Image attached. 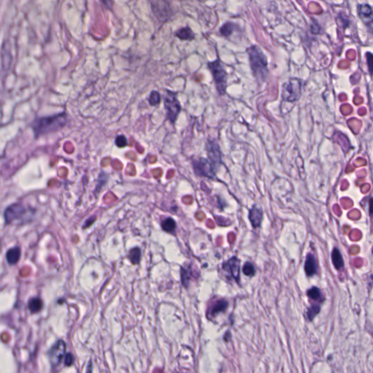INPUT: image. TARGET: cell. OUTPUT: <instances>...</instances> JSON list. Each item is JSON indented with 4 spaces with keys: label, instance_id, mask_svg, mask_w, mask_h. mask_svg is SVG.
I'll use <instances>...</instances> for the list:
<instances>
[{
    "label": "cell",
    "instance_id": "6da1fadb",
    "mask_svg": "<svg viewBox=\"0 0 373 373\" xmlns=\"http://www.w3.org/2000/svg\"><path fill=\"white\" fill-rule=\"evenodd\" d=\"M68 122V115L65 112L35 118L30 124V127L34 133V139H37L50 133H55L66 126Z\"/></svg>",
    "mask_w": 373,
    "mask_h": 373
},
{
    "label": "cell",
    "instance_id": "7a4b0ae2",
    "mask_svg": "<svg viewBox=\"0 0 373 373\" xmlns=\"http://www.w3.org/2000/svg\"><path fill=\"white\" fill-rule=\"evenodd\" d=\"M36 209L21 202H16L6 208L4 212V219L6 224H24L29 223L34 219Z\"/></svg>",
    "mask_w": 373,
    "mask_h": 373
},
{
    "label": "cell",
    "instance_id": "3957f363",
    "mask_svg": "<svg viewBox=\"0 0 373 373\" xmlns=\"http://www.w3.org/2000/svg\"><path fill=\"white\" fill-rule=\"evenodd\" d=\"M247 54L249 58L250 66L253 75L258 81H265L268 73L266 56L257 45L249 47L247 49Z\"/></svg>",
    "mask_w": 373,
    "mask_h": 373
},
{
    "label": "cell",
    "instance_id": "277c9868",
    "mask_svg": "<svg viewBox=\"0 0 373 373\" xmlns=\"http://www.w3.org/2000/svg\"><path fill=\"white\" fill-rule=\"evenodd\" d=\"M208 66L213 76L218 93L220 95H224L227 89V75L220 61L218 59L214 62H209Z\"/></svg>",
    "mask_w": 373,
    "mask_h": 373
},
{
    "label": "cell",
    "instance_id": "5b68a950",
    "mask_svg": "<svg viewBox=\"0 0 373 373\" xmlns=\"http://www.w3.org/2000/svg\"><path fill=\"white\" fill-rule=\"evenodd\" d=\"M165 109L166 110V119L171 124H174L182 110L181 104L177 97V93L166 90L164 96Z\"/></svg>",
    "mask_w": 373,
    "mask_h": 373
},
{
    "label": "cell",
    "instance_id": "8992f818",
    "mask_svg": "<svg viewBox=\"0 0 373 373\" xmlns=\"http://www.w3.org/2000/svg\"><path fill=\"white\" fill-rule=\"evenodd\" d=\"M301 80L298 78L289 79L282 87V98L287 102H295L301 95Z\"/></svg>",
    "mask_w": 373,
    "mask_h": 373
},
{
    "label": "cell",
    "instance_id": "52a82bcc",
    "mask_svg": "<svg viewBox=\"0 0 373 373\" xmlns=\"http://www.w3.org/2000/svg\"><path fill=\"white\" fill-rule=\"evenodd\" d=\"M192 168L198 177L214 179L215 177V167L210 160L202 157H195L192 160Z\"/></svg>",
    "mask_w": 373,
    "mask_h": 373
},
{
    "label": "cell",
    "instance_id": "ba28073f",
    "mask_svg": "<svg viewBox=\"0 0 373 373\" xmlns=\"http://www.w3.org/2000/svg\"><path fill=\"white\" fill-rule=\"evenodd\" d=\"M66 349V343H65L64 341H62V340L58 341L53 345L52 348H51L49 353H48L50 363L53 368H56L62 363V360L65 356Z\"/></svg>",
    "mask_w": 373,
    "mask_h": 373
},
{
    "label": "cell",
    "instance_id": "9c48e42d",
    "mask_svg": "<svg viewBox=\"0 0 373 373\" xmlns=\"http://www.w3.org/2000/svg\"><path fill=\"white\" fill-rule=\"evenodd\" d=\"M152 9L159 21L165 22L171 16V9L166 0H152Z\"/></svg>",
    "mask_w": 373,
    "mask_h": 373
},
{
    "label": "cell",
    "instance_id": "30bf717a",
    "mask_svg": "<svg viewBox=\"0 0 373 373\" xmlns=\"http://www.w3.org/2000/svg\"><path fill=\"white\" fill-rule=\"evenodd\" d=\"M222 269L229 280L239 283L240 280V260L236 257L229 259L222 265Z\"/></svg>",
    "mask_w": 373,
    "mask_h": 373
},
{
    "label": "cell",
    "instance_id": "8fae6325",
    "mask_svg": "<svg viewBox=\"0 0 373 373\" xmlns=\"http://www.w3.org/2000/svg\"><path fill=\"white\" fill-rule=\"evenodd\" d=\"M206 151L209 156V160L215 167L220 164L221 160H222V153H221L219 145L215 141L209 140L207 142Z\"/></svg>",
    "mask_w": 373,
    "mask_h": 373
},
{
    "label": "cell",
    "instance_id": "7c38bea8",
    "mask_svg": "<svg viewBox=\"0 0 373 373\" xmlns=\"http://www.w3.org/2000/svg\"><path fill=\"white\" fill-rule=\"evenodd\" d=\"M358 14L363 24L369 29L371 32L373 30V9L370 4H359L357 7Z\"/></svg>",
    "mask_w": 373,
    "mask_h": 373
},
{
    "label": "cell",
    "instance_id": "4fadbf2b",
    "mask_svg": "<svg viewBox=\"0 0 373 373\" xmlns=\"http://www.w3.org/2000/svg\"><path fill=\"white\" fill-rule=\"evenodd\" d=\"M228 307V303L224 299H220L214 303L209 308L208 311V316L212 317H216L219 313H223Z\"/></svg>",
    "mask_w": 373,
    "mask_h": 373
},
{
    "label": "cell",
    "instance_id": "5bb4252c",
    "mask_svg": "<svg viewBox=\"0 0 373 373\" xmlns=\"http://www.w3.org/2000/svg\"><path fill=\"white\" fill-rule=\"evenodd\" d=\"M304 270L306 275L309 277H313V276L316 275V274H317V262H316L314 255H313V254H311V253L308 254L307 257H306V262H305Z\"/></svg>",
    "mask_w": 373,
    "mask_h": 373
},
{
    "label": "cell",
    "instance_id": "9a60e30c",
    "mask_svg": "<svg viewBox=\"0 0 373 373\" xmlns=\"http://www.w3.org/2000/svg\"><path fill=\"white\" fill-rule=\"evenodd\" d=\"M262 215H263V212L261 208L258 207L257 205L253 206V207L250 209L249 219L254 228H257L261 225Z\"/></svg>",
    "mask_w": 373,
    "mask_h": 373
},
{
    "label": "cell",
    "instance_id": "2e32d148",
    "mask_svg": "<svg viewBox=\"0 0 373 373\" xmlns=\"http://www.w3.org/2000/svg\"><path fill=\"white\" fill-rule=\"evenodd\" d=\"M21 249L19 247L10 249L6 254V259L10 265H14L19 262L21 258Z\"/></svg>",
    "mask_w": 373,
    "mask_h": 373
},
{
    "label": "cell",
    "instance_id": "e0dca14e",
    "mask_svg": "<svg viewBox=\"0 0 373 373\" xmlns=\"http://www.w3.org/2000/svg\"><path fill=\"white\" fill-rule=\"evenodd\" d=\"M332 260L335 268L338 271H342L344 268V260L342 254L338 248H334L332 252Z\"/></svg>",
    "mask_w": 373,
    "mask_h": 373
},
{
    "label": "cell",
    "instance_id": "ac0fdd59",
    "mask_svg": "<svg viewBox=\"0 0 373 373\" xmlns=\"http://www.w3.org/2000/svg\"><path fill=\"white\" fill-rule=\"evenodd\" d=\"M176 36L181 40L191 41L195 39V34H194L192 30L188 27L180 29L176 33Z\"/></svg>",
    "mask_w": 373,
    "mask_h": 373
},
{
    "label": "cell",
    "instance_id": "d6986e66",
    "mask_svg": "<svg viewBox=\"0 0 373 373\" xmlns=\"http://www.w3.org/2000/svg\"><path fill=\"white\" fill-rule=\"evenodd\" d=\"M28 306L31 313H37L42 310V307H43V303L40 298H32L30 299V301H29Z\"/></svg>",
    "mask_w": 373,
    "mask_h": 373
},
{
    "label": "cell",
    "instance_id": "ffe728a7",
    "mask_svg": "<svg viewBox=\"0 0 373 373\" xmlns=\"http://www.w3.org/2000/svg\"><path fill=\"white\" fill-rule=\"evenodd\" d=\"M307 295L311 300H313V301H322L323 296L321 291L316 286H313L308 290Z\"/></svg>",
    "mask_w": 373,
    "mask_h": 373
},
{
    "label": "cell",
    "instance_id": "44dd1931",
    "mask_svg": "<svg viewBox=\"0 0 373 373\" xmlns=\"http://www.w3.org/2000/svg\"><path fill=\"white\" fill-rule=\"evenodd\" d=\"M235 27H236V25H235L234 24H233V23H226V24H224V25L221 27L220 30H219V32H220V34H222V36H224V37H230V36L233 34V31H234Z\"/></svg>",
    "mask_w": 373,
    "mask_h": 373
},
{
    "label": "cell",
    "instance_id": "7402d4cb",
    "mask_svg": "<svg viewBox=\"0 0 373 373\" xmlns=\"http://www.w3.org/2000/svg\"><path fill=\"white\" fill-rule=\"evenodd\" d=\"M162 228L168 233H172L177 227L175 221L171 218H166L161 223Z\"/></svg>",
    "mask_w": 373,
    "mask_h": 373
},
{
    "label": "cell",
    "instance_id": "603a6c76",
    "mask_svg": "<svg viewBox=\"0 0 373 373\" xmlns=\"http://www.w3.org/2000/svg\"><path fill=\"white\" fill-rule=\"evenodd\" d=\"M141 257H142V252H141L140 249L138 248V247L132 249L130 251L129 254H128V258L134 265L139 263L141 260Z\"/></svg>",
    "mask_w": 373,
    "mask_h": 373
},
{
    "label": "cell",
    "instance_id": "cb8c5ba5",
    "mask_svg": "<svg viewBox=\"0 0 373 373\" xmlns=\"http://www.w3.org/2000/svg\"><path fill=\"white\" fill-rule=\"evenodd\" d=\"M320 310H321V308H320L319 305H312V306L308 309L307 311V316L309 321H313V318L316 317V315L319 313Z\"/></svg>",
    "mask_w": 373,
    "mask_h": 373
},
{
    "label": "cell",
    "instance_id": "d4e9b609",
    "mask_svg": "<svg viewBox=\"0 0 373 373\" xmlns=\"http://www.w3.org/2000/svg\"><path fill=\"white\" fill-rule=\"evenodd\" d=\"M161 101V97H160V94L157 91H153L150 93L149 97V103L150 105L155 107V106L159 105Z\"/></svg>",
    "mask_w": 373,
    "mask_h": 373
},
{
    "label": "cell",
    "instance_id": "484cf974",
    "mask_svg": "<svg viewBox=\"0 0 373 373\" xmlns=\"http://www.w3.org/2000/svg\"><path fill=\"white\" fill-rule=\"evenodd\" d=\"M243 272L247 277H253L255 274L256 270L254 265L251 262H247L244 264Z\"/></svg>",
    "mask_w": 373,
    "mask_h": 373
},
{
    "label": "cell",
    "instance_id": "4316f807",
    "mask_svg": "<svg viewBox=\"0 0 373 373\" xmlns=\"http://www.w3.org/2000/svg\"><path fill=\"white\" fill-rule=\"evenodd\" d=\"M115 145L120 148H125L128 145L127 138L124 135H120V136H117L116 139H115Z\"/></svg>",
    "mask_w": 373,
    "mask_h": 373
},
{
    "label": "cell",
    "instance_id": "83f0119b",
    "mask_svg": "<svg viewBox=\"0 0 373 373\" xmlns=\"http://www.w3.org/2000/svg\"><path fill=\"white\" fill-rule=\"evenodd\" d=\"M75 362V357L71 353H68L64 356V364L66 366H72Z\"/></svg>",
    "mask_w": 373,
    "mask_h": 373
},
{
    "label": "cell",
    "instance_id": "f1b7e54d",
    "mask_svg": "<svg viewBox=\"0 0 373 373\" xmlns=\"http://www.w3.org/2000/svg\"><path fill=\"white\" fill-rule=\"evenodd\" d=\"M367 62H368V69H369L370 74L372 75L373 72V54L372 53L368 52L366 54Z\"/></svg>",
    "mask_w": 373,
    "mask_h": 373
},
{
    "label": "cell",
    "instance_id": "f546056e",
    "mask_svg": "<svg viewBox=\"0 0 373 373\" xmlns=\"http://www.w3.org/2000/svg\"><path fill=\"white\" fill-rule=\"evenodd\" d=\"M101 1L107 8H112V5H113V0H101Z\"/></svg>",
    "mask_w": 373,
    "mask_h": 373
},
{
    "label": "cell",
    "instance_id": "4dcf8cb0",
    "mask_svg": "<svg viewBox=\"0 0 373 373\" xmlns=\"http://www.w3.org/2000/svg\"><path fill=\"white\" fill-rule=\"evenodd\" d=\"M95 217H93V218H90V219H88L87 221H86V224H85L84 227H89V226H90L91 224L93 223L94 221H95Z\"/></svg>",
    "mask_w": 373,
    "mask_h": 373
}]
</instances>
